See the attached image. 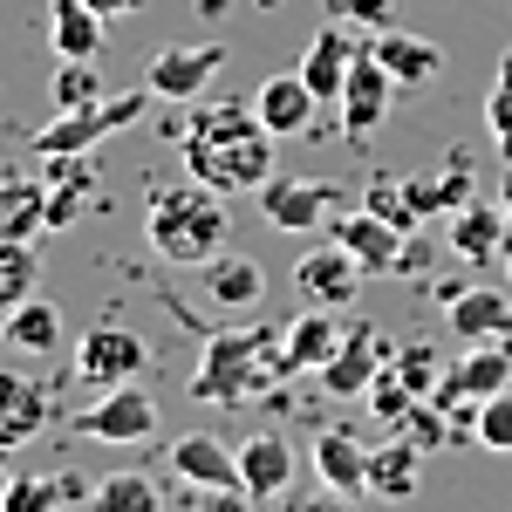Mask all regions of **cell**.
I'll return each mask as SVG.
<instances>
[{"mask_svg":"<svg viewBox=\"0 0 512 512\" xmlns=\"http://www.w3.org/2000/svg\"><path fill=\"white\" fill-rule=\"evenodd\" d=\"M274 130L253 117V110H239V103H205L192 123H185V171H192L198 185H212V192H260L267 178H274Z\"/></svg>","mask_w":512,"mask_h":512,"instance_id":"1","label":"cell"},{"mask_svg":"<svg viewBox=\"0 0 512 512\" xmlns=\"http://www.w3.org/2000/svg\"><path fill=\"white\" fill-rule=\"evenodd\" d=\"M274 383H287L274 321H233V328H219L198 349V369H192L198 403H253V396L274 390Z\"/></svg>","mask_w":512,"mask_h":512,"instance_id":"2","label":"cell"},{"mask_svg":"<svg viewBox=\"0 0 512 512\" xmlns=\"http://www.w3.org/2000/svg\"><path fill=\"white\" fill-rule=\"evenodd\" d=\"M144 233H151V253L171 260V267H205V260H219L226 253V233H233V219H226V192H212V185H164L151 198V212H144Z\"/></svg>","mask_w":512,"mask_h":512,"instance_id":"3","label":"cell"},{"mask_svg":"<svg viewBox=\"0 0 512 512\" xmlns=\"http://www.w3.org/2000/svg\"><path fill=\"white\" fill-rule=\"evenodd\" d=\"M512 390V342H478L472 355H458V362H444V376H437L431 403L444 410V417H458L465 431H472L478 403L485 396Z\"/></svg>","mask_w":512,"mask_h":512,"instance_id":"4","label":"cell"},{"mask_svg":"<svg viewBox=\"0 0 512 512\" xmlns=\"http://www.w3.org/2000/svg\"><path fill=\"white\" fill-rule=\"evenodd\" d=\"M144 103H151V89H130V96H110V103H89V110H55V123L35 137V151L41 158H89L110 130H130L144 117Z\"/></svg>","mask_w":512,"mask_h":512,"instance_id":"5","label":"cell"},{"mask_svg":"<svg viewBox=\"0 0 512 512\" xmlns=\"http://www.w3.org/2000/svg\"><path fill=\"white\" fill-rule=\"evenodd\" d=\"M69 431L89 444H144V437H158V396L137 383H110L82 417H69Z\"/></svg>","mask_w":512,"mask_h":512,"instance_id":"6","label":"cell"},{"mask_svg":"<svg viewBox=\"0 0 512 512\" xmlns=\"http://www.w3.org/2000/svg\"><path fill=\"white\" fill-rule=\"evenodd\" d=\"M144 362H151L144 335L123 328V321H96V328H82V342H76V376H82V383H96V390H110V383H137Z\"/></svg>","mask_w":512,"mask_h":512,"instance_id":"7","label":"cell"},{"mask_svg":"<svg viewBox=\"0 0 512 512\" xmlns=\"http://www.w3.org/2000/svg\"><path fill=\"white\" fill-rule=\"evenodd\" d=\"M226 41H198V48H164L158 62L144 69V89L158 96V103H198L205 89H212V76L226 69Z\"/></svg>","mask_w":512,"mask_h":512,"instance_id":"8","label":"cell"},{"mask_svg":"<svg viewBox=\"0 0 512 512\" xmlns=\"http://www.w3.org/2000/svg\"><path fill=\"white\" fill-rule=\"evenodd\" d=\"M390 103H396V76L369 55V41H362L355 62H349V82H342V103H335L342 110V137H355V144L376 137V123L390 117Z\"/></svg>","mask_w":512,"mask_h":512,"instance_id":"9","label":"cell"},{"mask_svg":"<svg viewBox=\"0 0 512 512\" xmlns=\"http://www.w3.org/2000/svg\"><path fill=\"white\" fill-rule=\"evenodd\" d=\"M362 280H369V274L355 267V253L342 246V239L308 246V253H301V267H294V287H301V301H308V308H349Z\"/></svg>","mask_w":512,"mask_h":512,"instance_id":"10","label":"cell"},{"mask_svg":"<svg viewBox=\"0 0 512 512\" xmlns=\"http://www.w3.org/2000/svg\"><path fill=\"white\" fill-rule=\"evenodd\" d=\"M335 185L328 178H267L260 185V212L280 233H315L321 219H335Z\"/></svg>","mask_w":512,"mask_h":512,"instance_id":"11","label":"cell"},{"mask_svg":"<svg viewBox=\"0 0 512 512\" xmlns=\"http://www.w3.org/2000/svg\"><path fill=\"white\" fill-rule=\"evenodd\" d=\"M383 362H390V342H383V328L355 321V328H342L335 355L321 362V390H328V396H362L369 383H376V369H383Z\"/></svg>","mask_w":512,"mask_h":512,"instance_id":"12","label":"cell"},{"mask_svg":"<svg viewBox=\"0 0 512 512\" xmlns=\"http://www.w3.org/2000/svg\"><path fill=\"white\" fill-rule=\"evenodd\" d=\"M301 472V458H294V437L287 431H253L239 444V485H246V499H280L287 485Z\"/></svg>","mask_w":512,"mask_h":512,"instance_id":"13","label":"cell"},{"mask_svg":"<svg viewBox=\"0 0 512 512\" xmlns=\"http://www.w3.org/2000/svg\"><path fill=\"white\" fill-rule=\"evenodd\" d=\"M328 239L349 246L362 274H396V267H403V246H410V233H396L390 219H376L369 205H362V212H342V219L328 226Z\"/></svg>","mask_w":512,"mask_h":512,"instance_id":"14","label":"cell"},{"mask_svg":"<svg viewBox=\"0 0 512 512\" xmlns=\"http://www.w3.org/2000/svg\"><path fill=\"white\" fill-rule=\"evenodd\" d=\"M315 110H321V96L308 89V76H301V69H294V76H267L260 89H253V117L267 123L280 144H287V137H308Z\"/></svg>","mask_w":512,"mask_h":512,"instance_id":"15","label":"cell"},{"mask_svg":"<svg viewBox=\"0 0 512 512\" xmlns=\"http://www.w3.org/2000/svg\"><path fill=\"white\" fill-rule=\"evenodd\" d=\"M444 321H451V335H458L465 349H478V342H512V301H506V287H465V294H451Z\"/></svg>","mask_w":512,"mask_h":512,"instance_id":"16","label":"cell"},{"mask_svg":"<svg viewBox=\"0 0 512 512\" xmlns=\"http://www.w3.org/2000/svg\"><path fill=\"white\" fill-rule=\"evenodd\" d=\"M355 48H362V41L349 35V21H335V14H328V28H315L308 55H301V76H308V89H315L321 103H342V82H349Z\"/></svg>","mask_w":512,"mask_h":512,"instance_id":"17","label":"cell"},{"mask_svg":"<svg viewBox=\"0 0 512 512\" xmlns=\"http://www.w3.org/2000/svg\"><path fill=\"white\" fill-rule=\"evenodd\" d=\"M41 424H48V390L21 369H0V451L35 444Z\"/></svg>","mask_w":512,"mask_h":512,"instance_id":"18","label":"cell"},{"mask_svg":"<svg viewBox=\"0 0 512 512\" xmlns=\"http://www.w3.org/2000/svg\"><path fill=\"white\" fill-rule=\"evenodd\" d=\"M171 472L185 485H198V492H219V485H239V451L219 444L212 431H192L171 444Z\"/></svg>","mask_w":512,"mask_h":512,"instance_id":"19","label":"cell"},{"mask_svg":"<svg viewBox=\"0 0 512 512\" xmlns=\"http://www.w3.org/2000/svg\"><path fill=\"white\" fill-rule=\"evenodd\" d=\"M335 342H342L335 308H308L294 328H280V362H287V376H321V362L335 355Z\"/></svg>","mask_w":512,"mask_h":512,"instance_id":"20","label":"cell"},{"mask_svg":"<svg viewBox=\"0 0 512 512\" xmlns=\"http://www.w3.org/2000/svg\"><path fill=\"white\" fill-rule=\"evenodd\" d=\"M48 41L62 62H96L103 55V14L89 0H48Z\"/></svg>","mask_w":512,"mask_h":512,"instance_id":"21","label":"cell"},{"mask_svg":"<svg viewBox=\"0 0 512 512\" xmlns=\"http://www.w3.org/2000/svg\"><path fill=\"white\" fill-rule=\"evenodd\" d=\"M506 212L492 205V198H465L458 212H451V253L458 260H492V253H506Z\"/></svg>","mask_w":512,"mask_h":512,"instance_id":"22","label":"cell"},{"mask_svg":"<svg viewBox=\"0 0 512 512\" xmlns=\"http://www.w3.org/2000/svg\"><path fill=\"white\" fill-rule=\"evenodd\" d=\"M417 478H424V451H417L403 431H390V444L369 451V485H362V492H376V499H390V506H396V499L417 492Z\"/></svg>","mask_w":512,"mask_h":512,"instance_id":"23","label":"cell"},{"mask_svg":"<svg viewBox=\"0 0 512 512\" xmlns=\"http://www.w3.org/2000/svg\"><path fill=\"white\" fill-rule=\"evenodd\" d=\"M369 55L383 62L396 76V89H424V82L444 69V55H437L431 41H417V35H403V28H383V35H369Z\"/></svg>","mask_w":512,"mask_h":512,"instance_id":"24","label":"cell"},{"mask_svg":"<svg viewBox=\"0 0 512 512\" xmlns=\"http://www.w3.org/2000/svg\"><path fill=\"white\" fill-rule=\"evenodd\" d=\"M315 478L335 492H362L369 485V444L355 431H321L315 437Z\"/></svg>","mask_w":512,"mask_h":512,"instance_id":"25","label":"cell"},{"mask_svg":"<svg viewBox=\"0 0 512 512\" xmlns=\"http://www.w3.org/2000/svg\"><path fill=\"white\" fill-rule=\"evenodd\" d=\"M205 294H212L219 308H260L267 274H260L253 253H219V260H205Z\"/></svg>","mask_w":512,"mask_h":512,"instance_id":"26","label":"cell"},{"mask_svg":"<svg viewBox=\"0 0 512 512\" xmlns=\"http://www.w3.org/2000/svg\"><path fill=\"white\" fill-rule=\"evenodd\" d=\"M96 485H82L76 472H14L7 485V512H62L69 499H89Z\"/></svg>","mask_w":512,"mask_h":512,"instance_id":"27","label":"cell"},{"mask_svg":"<svg viewBox=\"0 0 512 512\" xmlns=\"http://www.w3.org/2000/svg\"><path fill=\"white\" fill-rule=\"evenodd\" d=\"M48 233V185L35 178H0V239Z\"/></svg>","mask_w":512,"mask_h":512,"instance_id":"28","label":"cell"},{"mask_svg":"<svg viewBox=\"0 0 512 512\" xmlns=\"http://www.w3.org/2000/svg\"><path fill=\"white\" fill-rule=\"evenodd\" d=\"M0 328H7L14 349H28V355H55V349H62V308H48L41 294H28L21 308H7Z\"/></svg>","mask_w":512,"mask_h":512,"instance_id":"29","label":"cell"},{"mask_svg":"<svg viewBox=\"0 0 512 512\" xmlns=\"http://www.w3.org/2000/svg\"><path fill=\"white\" fill-rule=\"evenodd\" d=\"M403 192H410V205L431 219V212H458L465 198H472V164L451 158L444 171H424V178H403Z\"/></svg>","mask_w":512,"mask_h":512,"instance_id":"30","label":"cell"},{"mask_svg":"<svg viewBox=\"0 0 512 512\" xmlns=\"http://www.w3.org/2000/svg\"><path fill=\"white\" fill-rule=\"evenodd\" d=\"M89 512H164V492L151 472H110L89 492Z\"/></svg>","mask_w":512,"mask_h":512,"instance_id":"31","label":"cell"},{"mask_svg":"<svg viewBox=\"0 0 512 512\" xmlns=\"http://www.w3.org/2000/svg\"><path fill=\"white\" fill-rule=\"evenodd\" d=\"M41 294V253L35 239H0V315Z\"/></svg>","mask_w":512,"mask_h":512,"instance_id":"32","label":"cell"},{"mask_svg":"<svg viewBox=\"0 0 512 512\" xmlns=\"http://www.w3.org/2000/svg\"><path fill=\"white\" fill-rule=\"evenodd\" d=\"M362 403H369V417H383V424H403V417H410V410H417V390H410V383H403V376H396L390 362H383V369H376V383H369V390H362Z\"/></svg>","mask_w":512,"mask_h":512,"instance_id":"33","label":"cell"},{"mask_svg":"<svg viewBox=\"0 0 512 512\" xmlns=\"http://www.w3.org/2000/svg\"><path fill=\"white\" fill-rule=\"evenodd\" d=\"M362 205H369V212H376V219H390L396 233H417V226H424V212H417V205H410V192H403V185H396V178H376V185H369V192H362Z\"/></svg>","mask_w":512,"mask_h":512,"instance_id":"34","label":"cell"},{"mask_svg":"<svg viewBox=\"0 0 512 512\" xmlns=\"http://www.w3.org/2000/svg\"><path fill=\"white\" fill-rule=\"evenodd\" d=\"M390 369L410 383L417 396H431L437 390V376H444V362H437V349L431 342H403V349H390Z\"/></svg>","mask_w":512,"mask_h":512,"instance_id":"35","label":"cell"},{"mask_svg":"<svg viewBox=\"0 0 512 512\" xmlns=\"http://www.w3.org/2000/svg\"><path fill=\"white\" fill-rule=\"evenodd\" d=\"M89 103H103L96 62H62L55 69V110H89Z\"/></svg>","mask_w":512,"mask_h":512,"instance_id":"36","label":"cell"},{"mask_svg":"<svg viewBox=\"0 0 512 512\" xmlns=\"http://www.w3.org/2000/svg\"><path fill=\"white\" fill-rule=\"evenodd\" d=\"M472 437L485 444V451H512V390H499V396H485V403H478Z\"/></svg>","mask_w":512,"mask_h":512,"instance_id":"37","label":"cell"},{"mask_svg":"<svg viewBox=\"0 0 512 512\" xmlns=\"http://www.w3.org/2000/svg\"><path fill=\"white\" fill-rule=\"evenodd\" d=\"M485 123H492V144L512 158V48L506 62H499V76H492V96H485Z\"/></svg>","mask_w":512,"mask_h":512,"instance_id":"38","label":"cell"},{"mask_svg":"<svg viewBox=\"0 0 512 512\" xmlns=\"http://www.w3.org/2000/svg\"><path fill=\"white\" fill-rule=\"evenodd\" d=\"M328 14H335V21H349V28H362V35L396 28V0H328Z\"/></svg>","mask_w":512,"mask_h":512,"instance_id":"39","label":"cell"},{"mask_svg":"<svg viewBox=\"0 0 512 512\" xmlns=\"http://www.w3.org/2000/svg\"><path fill=\"white\" fill-rule=\"evenodd\" d=\"M396 431L410 437V444H417V451H437V444H444V437H451V424H444V410H437L431 396H417V410H410V417H403V424H396Z\"/></svg>","mask_w":512,"mask_h":512,"instance_id":"40","label":"cell"},{"mask_svg":"<svg viewBox=\"0 0 512 512\" xmlns=\"http://www.w3.org/2000/svg\"><path fill=\"white\" fill-rule=\"evenodd\" d=\"M287 512H355V492H335V485H321L308 499H294Z\"/></svg>","mask_w":512,"mask_h":512,"instance_id":"41","label":"cell"},{"mask_svg":"<svg viewBox=\"0 0 512 512\" xmlns=\"http://www.w3.org/2000/svg\"><path fill=\"white\" fill-rule=\"evenodd\" d=\"M89 7H96V14H103V21H123V14H137V7H144V0H89Z\"/></svg>","mask_w":512,"mask_h":512,"instance_id":"42","label":"cell"},{"mask_svg":"<svg viewBox=\"0 0 512 512\" xmlns=\"http://www.w3.org/2000/svg\"><path fill=\"white\" fill-rule=\"evenodd\" d=\"M7 485H14V472H7V465H0V512H7Z\"/></svg>","mask_w":512,"mask_h":512,"instance_id":"43","label":"cell"},{"mask_svg":"<svg viewBox=\"0 0 512 512\" xmlns=\"http://www.w3.org/2000/svg\"><path fill=\"white\" fill-rule=\"evenodd\" d=\"M506 219H512V171H506Z\"/></svg>","mask_w":512,"mask_h":512,"instance_id":"44","label":"cell"},{"mask_svg":"<svg viewBox=\"0 0 512 512\" xmlns=\"http://www.w3.org/2000/svg\"><path fill=\"white\" fill-rule=\"evenodd\" d=\"M506 274H512V246H506Z\"/></svg>","mask_w":512,"mask_h":512,"instance_id":"45","label":"cell"}]
</instances>
